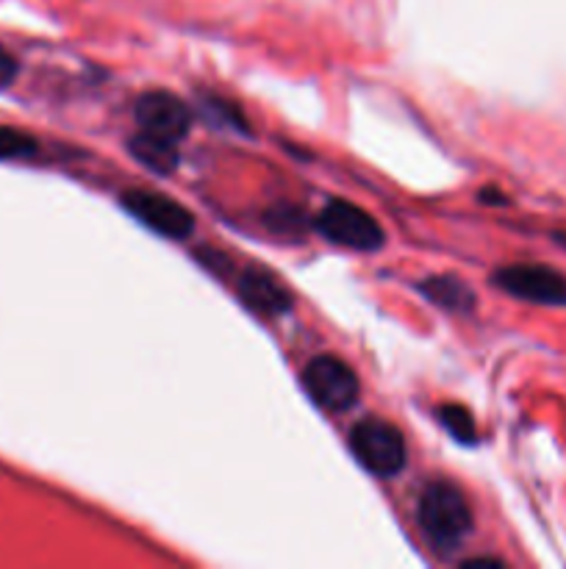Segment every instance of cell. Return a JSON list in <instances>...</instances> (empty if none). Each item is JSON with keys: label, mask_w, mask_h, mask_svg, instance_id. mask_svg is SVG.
<instances>
[{"label": "cell", "mask_w": 566, "mask_h": 569, "mask_svg": "<svg viewBox=\"0 0 566 569\" xmlns=\"http://www.w3.org/2000/svg\"><path fill=\"white\" fill-rule=\"evenodd\" d=\"M420 528L442 553H453L472 533V509L464 492L447 481H433L420 498Z\"/></svg>", "instance_id": "cell-1"}, {"label": "cell", "mask_w": 566, "mask_h": 569, "mask_svg": "<svg viewBox=\"0 0 566 569\" xmlns=\"http://www.w3.org/2000/svg\"><path fill=\"white\" fill-rule=\"evenodd\" d=\"M350 450L372 476L392 478L405 467L403 433L392 422L377 420V417L355 422V428L350 431Z\"/></svg>", "instance_id": "cell-2"}, {"label": "cell", "mask_w": 566, "mask_h": 569, "mask_svg": "<svg viewBox=\"0 0 566 569\" xmlns=\"http://www.w3.org/2000/svg\"><path fill=\"white\" fill-rule=\"evenodd\" d=\"M303 387L320 409L333 411V415L350 411L361 398L358 376L336 356L311 359L303 370Z\"/></svg>", "instance_id": "cell-3"}, {"label": "cell", "mask_w": 566, "mask_h": 569, "mask_svg": "<svg viewBox=\"0 0 566 569\" xmlns=\"http://www.w3.org/2000/svg\"><path fill=\"white\" fill-rule=\"evenodd\" d=\"M316 228L331 242L342 244V248L364 250V253L381 250L383 242H386L381 222L366 214L361 206L347 203V200H331L316 217Z\"/></svg>", "instance_id": "cell-4"}, {"label": "cell", "mask_w": 566, "mask_h": 569, "mask_svg": "<svg viewBox=\"0 0 566 569\" xmlns=\"http://www.w3.org/2000/svg\"><path fill=\"white\" fill-rule=\"evenodd\" d=\"M120 203L142 226L153 228L155 233L166 239H186L194 231L192 211L178 203V200L166 198V194L148 192V189H131V192L122 194Z\"/></svg>", "instance_id": "cell-5"}, {"label": "cell", "mask_w": 566, "mask_h": 569, "mask_svg": "<svg viewBox=\"0 0 566 569\" xmlns=\"http://www.w3.org/2000/svg\"><path fill=\"white\" fill-rule=\"evenodd\" d=\"M494 287L542 306H566V276L544 264H511L494 272Z\"/></svg>", "instance_id": "cell-6"}, {"label": "cell", "mask_w": 566, "mask_h": 569, "mask_svg": "<svg viewBox=\"0 0 566 569\" xmlns=\"http://www.w3.org/2000/svg\"><path fill=\"white\" fill-rule=\"evenodd\" d=\"M133 114H137L139 128L144 133L170 139V142H178V139L186 137L189 126H192L189 106L178 94L166 92V89H150V92L139 94Z\"/></svg>", "instance_id": "cell-7"}, {"label": "cell", "mask_w": 566, "mask_h": 569, "mask_svg": "<svg viewBox=\"0 0 566 569\" xmlns=\"http://www.w3.org/2000/svg\"><path fill=\"white\" fill-rule=\"evenodd\" d=\"M239 295H242V300L250 309L266 317L283 315V311L292 309V292L270 270H261V267H247L242 272Z\"/></svg>", "instance_id": "cell-8"}, {"label": "cell", "mask_w": 566, "mask_h": 569, "mask_svg": "<svg viewBox=\"0 0 566 569\" xmlns=\"http://www.w3.org/2000/svg\"><path fill=\"white\" fill-rule=\"evenodd\" d=\"M178 142H170V139H159V137H150V133L139 131L137 137L128 142V150H131L133 159L139 164L150 167V170L161 172V176H170L175 172L178 167Z\"/></svg>", "instance_id": "cell-9"}, {"label": "cell", "mask_w": 566, "mask_h": 569, "mask_svg": "<svg viewBox=\"0 0 566 569\" xmlns=\"http://www.w3.org/2000/svg\"><path fill=\"white\" fill-rule=\"evenodd\" d=\"M420 292L425 298H431L436 306H444V309L453 311H466L475 303V295L458 278H427L420 287Z\"/></svg>", "instance_id": "cell-10"}, {"label": "cell", "mask_w": 566, "mask_h": 569, "mask_svg": "<svg viewBox=\"0 0 566 569\" xmlns=\"http://www.w3.org/2000/svg\"><path fill=\"white\" fill-rule=\"evenodd\" d=\"M438 420H442V426L447 428V431L453 433V439H458V442L472 445L477 439L475 420H472V415L464 406H442V409H438Z\"/></svg>", "instance_id": "cell-11"}, {"label": "cell", "mask_w": 566, "mask_h": 569, "mask_svg": "<svg viewBox=\"0 0 566 569\" xmlns=\"http://www.w3.org/2000/svg\"><path fill=\"white\" fill-rule=\"evenodd\" d=\"M39 150L37 139L17 128L0 126V159H26Z\"/></svg>", "instance_id": "cell-12"}, {"label": "cell", "mask_w": 566, "mask_h": 569, "mask_svg": "<svg viewBox=\"0 0 566 569\" xmlns=\"http://www.w3.org/2000/svg\"><path fill=\"white\" fill-rule=\"evenodd\" d=\"M17 72H20V64H17L14 56H11L6 48H0V89L9 87V83L17 78Z\"/></svg>", "instance_id": "cell-13"}]
</instances>
